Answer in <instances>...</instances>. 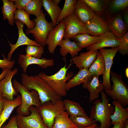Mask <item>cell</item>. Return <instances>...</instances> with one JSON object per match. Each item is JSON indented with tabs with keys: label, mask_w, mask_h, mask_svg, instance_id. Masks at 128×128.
<instances>
[{
	"label": "cell",
	"mask_w": 128,
	"mask_h": 128,
	"mask_svg": "<svg viewBox=\"0 0 128 128\" xmlns=\"http://www.w3.org/2000/svg\"><path fill=\"white\" fill-rule=\"evenodd\" d=\"M21 82L28 91L33 90L37 92L41 104L48 101L54 103L62 99L38 75L29 76L26 73H23Z\"/></svg>",
	"instance_id": "1"
},
{
	"label": "cell",
	"mask_w": 128,
	"mask_h": 128,
	"mask_svg": "<svg viewBox=\"0 0 128 128\" xmlns=\"http://www.w3.org/2000/svg\"><path fill=\"white\" fill-rule=\"evenodd\" d=\"M101 100L98 99L93 102L91 108L90 117L101 123L100 128H110L111 115L114 111V107L109 103L110 98L108 99L105 92H101Z\"/></svg>",
	"instance_id": "2"
},
{
	"label": "cell",
	"mask_w": 128,
	"mask_h": 128,
	"mask_svg": "<svg viewBox=\"0 0 128 128\" xmlns=\"http://www.w3.org/2000/svg\"><path fill=\"white\" fill-rule=\"evenodd\" d=\"M12 83L16 92L20 93L21 97V103L16 109L17 114L28 116L30 114L29 110L30 106H34L38 108L41 106V104L36 91L33 90L28 91L15 79L13 80Z\"/></svg>",
	"instance_id": "3"
},
{
	"label": "cell",
	"mask_w": 128,
	"mask_h": 128,
	"mask_svg": "<svg viewBox=\"0 0 128 128\" xmlns=\"http://www.w3.org/2000/svg\"><path fill=\"white\" fill-rule=\"evenodd\" d=\"M73 64L72 62L67 67L66 64L57 73L50 76L44 72L39 73V76L60 97L62 98L67 94L66 87V82L73 75L72 72L67 73V71Z\"/></svg>",
	"instance_id": "4"
},
{
	"label": "cell",
	"mask_w": 128,
	"mask_h": 128,
	"mask_svg": "<svg viewBox=\"0 0 128 128\" xmlns=\"http://www.w3.org/2000/svg\"><path fill=\"white\" fill-rule=\"evenodd\" d=\"M110 76L113 83L110 90H105V93L113 100L119 102L123 107L128 105V88L122 79V77L111 71Z\"/></svg>",
	"instance_id": "5"
},
{
	"label": "cell",
	"mask_w": 128,
	"mask_h": 128,
	"mask_svg": "<svg viewBox=\"0 0 128 128\" xmlns=\"http://www.w3.org/2000/svg\"><path fill=\"white\" fill-rule=\"evenodd\" d=\"M38 109L43 123L47 128H52L55 118L65 110L61 99L54 103L50 101L46 102Z\"/></svg>",
	"instance_id": "6"
},
{
	"label": "cell",
	"mask_w": 128,
	"mask_h": 128,
	"mask_svg": "<svg viewBox=\"0 0 128 128\" xmlns=\"http://www.w3.org/2000/svg\"><path fill=\"white\" fill-rule=\"evenodd\" d=\"M45 15L42 10L40 15L34 20L36 23L35 27L26 31L27 34H32L36 41L43 46L46 45L48 35L54 27L52 22H49L46 20Z\"/></svg>",
	"instance_id": "7"
},
{
	"label": "cell",
	"mask_w": 128,
	"mask_h": 128,
	"mask_svg": "<svg viewBox=\"0 0 128 128\" xmlns=\"http://www.w3.org/2000/svg\"><path fill=\"white\" fill-rule=\"evenodd\" d=\"M29 110L30 114L28 116L15 115L18 128H47L43 123L37 107L32 106Z\"/></svg>",
	"instance_id": "8"
},
{
	"label": "cell",
	"mask_w": 128,
	"mask_h": 128,
	"mask_svg": "<svg viewBox=\"0 0 128 128\" xmlns=\"http://www.w3.org/2000/svg\"><path fill=\"white\" fill-rule=\"evenodd\" d=\"M63 20L65 24L64 39H70L79 34H88L85 24L79 20L73 12Z\"/></svg>",
	"instance_id": "9"
},
{
	"label": "cell",
	"mask_w": 128,
	"mask_h": 128,
	"mask_svg": "<svg viewBox=\"0 0 128 128\" xmlns=\"http://www.w3.org/2000/svg\"><path fill=\"white\" fill-rule=\"evenodd\" d=\"M118 50V47L110 49L103 48L99 49L105 61V70L103 75L102 83L105 88V90H110L111 89L110 80V70L113 59Z\"/></svg>",
	"instance_id": "10"
},
{
	"label": "cell",
	"mask_w": 128,
	"mask_h": 128,
	"mask_svg": "<svg viewBox=\"0 0 128 128\" xmlns=\"http://www.w3.org/2000/svg\"><path fill=\"white\" fill-rule=\"evenodd\" d=\"M65 24L63 20L54 27L49 33L46 41L49 53L54 54L57 47L64 39L65 34Z\"/></svg>",
	"instance_id": "11"
},
{
	"label": "cell",
	"mask_w": 128,
	"mask_h": 128,
	"mask_svg": "<svg viewBox=\"0 0 128 128\" xmlns=\"http://www.w3.org/2000/svg\"><path fill=\"white\" fill-rule=\"evenodd\" d=\"M88 34L98 36L111 32L106 22L96 14L92 18L85 24Z\"/></svg>",
	"instance_id": "12"
},
{
	"label": "cell",
	"mask_w": 128,
	"mask_h": 128,
	"mask_svg": "<svg viewBox=\"0 0 128 128\" xmlns=\"http://www.w3.org/2000/svg\"><path fill=\"white\" fill-rule=\"evenodd\" d=\"M18 71L16 68L12 70L9 69L5 78L0 81V91L4 98L9 101L13 100L14 96L17 94L13 87L12 79Z\"/></svg>",
	"instance_id": "13"
},
{
	"label": "cell",
	"mask_w": 128,
	"mask_h": 128,
	"mask_svg": "<svg viewBox=\"0 0 128 128\" xmlns=\"http://www.w3.org/2000/svg\"><path fill=\"white\" fill-rule=\"evenodd\" d=\"M18 63L24 73H26L27 68L30 65L37 64L44 69L52 66L55 64L54 60L53 59L37 58L24 54L19 55Z\"/></svg>",
	"instance_id": "14"
},
{
	"label": "cell",
	"mask_w": 128,
	"mask_h": 128,
	"mask_svg": "<svg viewBox=\"0 0 128 128\" xmlns=\"http://www.w3.org/2000/svg\"><path fill=\"white\" fill-rule=\"evenodd\" d=\"M18 30V37L16 43L14 44L8 42L10 47V50L8 53L7 59L11 60V57L15 50L18 47L23 45H32L40 46L41 45L36 41L31 40L25 34L23 31L24 24L20 21L16 20L14 21Z\"/></svg>",
	"instance_id": "15"
},
{
	"label": "cell",
	"mask_w": 128,
	"mask_h": 128,
	"mask_svg": "<svg viewBox=\"0 0 128 128\" xmlns=\"http://www.w3.org/2000/svg\"><path fill=\"white\" fill-rule=\"evenodd\" d=\"M98 77L95 75H91L82 85L84 88L87 89L89 92L90 102L98 99L100 96L99 93L105 89L102 83H100Z\"/></svg>",
	"instance_id": "16"
},
{
	"label": "cell",
	"mask_w": 128,
	"mask_h": 128,
	"mask_svg": "<svg viewBox=\"0 0 128 128\" xmlns=\"http://www.w3.org/2000/svg\"><path fill=\"white\" fill-rule=\"evenodd\" d=\"M121 12L105 21L110 31L119 39L128 29L123 19Z\"/></svg>",
	"instance_id": "17"
},
{
	"label": "cell",
	"mask_w": 128,
	"mask_h": 128,
	"mask_svg": "<svg viewBox=\"0 0 128 128\" xmlns=\"http://www.w3.org/2000/svg\"><path fill=\"white\" fill-rule=\"evenodd\" d=\"M99 51L90 50L85 52L81 53L79 56L73 57L72 62L80 69L81 68L88 69L96 59Z\"/></svg>",
	"instance_id": "18"
},
{
	"label": "cell",
	"mask_w": 128,
	"mask_h": 128,
	"mask_svg": "<svg viewBox=\"0 0 128 128\" xmlns=\"http://www.w3.org/2000/svg\"><path fill=\"white\" fill-rule=\"evenodd\" d=\"M128 8V0H109L101 17L106 21Z\"/></svg>",
	"instance_id": "19"
},
{
	"label": "cell",
	"mask_w": 128,
	"mask_h": 128,
	"mask_svg": "<svg viewBox=\"0 0 128 128\" xmlns=\"http://www.w3.org/2000/svg\"><path fill=\"white\" fill-rule=\"evenodd\" d=\"M73 13L84 24L91 19L96 14L82 0H77L74 5Z\"/></svg>",
	"instance_id": "20"
},
{
	"label": "cell",
	"mask_w": 128,
	"mask_h": 128,
	"mask_svg": "<svg viewBox=\"0 0 128 128\" xmlns=\"http://www.w3.org/2000/svg\"><path fill=\"white\" fill-rule=\"evenodd\" d=\"M119 41L120 39L112 32H109L98 42L87 48V50L88 51L90 50H98L105 47H117Z\"/></svg>",
	"instance_id": "21"
},
{
	"label": "cell",
	"mask_w": 128,
	"mask_h": 128,
	"mask_svg": "<svg viewBox=\"0 0 128 128\" xmlns=\"http://www.w3.org/2000/svg\"><path fill=\"white\" fill-rule=\"evenodd\" d=\"M3 100V110L0 115V128L8 119L14 109L20 105L22 99L21 95H18L12 101L9 100L5 98Z\"/></svg>",
	"instance_id": "22"
},
{
	"label": "cell",
	"mask_w": 128,
	"mask_h": 128,
	"mask_svg": "<svg viewBox=\"0 0 128 128\" xmlns=\"http://www.w3.org/2000/svg\"><path fill=\"white\" fill-rule=\"evenodd\" d=\"M107 33L101 36H91L87 33L81 34L76 35L71 39L75 41L79 47L82 49L85 48H87L97 43L100 41Z\"/></svg>",
	"instance_id": "23"
},
{
	"label": "cell",
	"mask_w": 128,
	"mask_h": 128,
	"mask_svg": "<svg viewBox=\"0 0 128 128\" xmlns=\"http://www.w3.org/2000/svg\"><path fill=\"white\" fill-rule=\"evenodd\" d=\"M60 53L64 57L68 53L72 57L78 55V52L82 49L74 41H71L70 39H63L59 44Z\"/></svg>",
	"instance_id": "24"
},
{
	"label": "cell",
	"mask_w": 128,
	"mask_h": 128,
	"mask_svg": "<svg viewBox=\"0 0 128 128\" xmlns=\"http://www.w3.org/2000/svg\"><path fill=\"white\" fill-rule=\"evenodd\" d=\"M112 103L114 106L115 110L114 114L110 116L111 124L113 125L128 119V107L124 108L116 100H113Z\"/></svg>",
	"instance_id": "25"
},
{
	"label": "cell",
	"mask_w": 128,
	"mask_h": 128,
	"mask_svg": "<svg viewBox=\"0 0 128 128\" xmlns=\"http://www.w3.org/2000/svg\"><path fill=\"white\" fill-rule=\"evenodd\" d=\"M42 1L43 6L50 16L55 27L56 25L57 19L62 9L53 0H42Z\"/></svg>",
	"instance_id": "26"
},
{
	"label": "cell",
	"mask_w": 128,
	"mask_h": 128,
	"mask_svg": "<svg viewBox=\"0 0 128 128\" xmlns=\"http://www.w3.org/2000/svg\"><path fill=\"white\" fill-rule=\"evenodd\" d=\"M92 75L89 72L88 69H80L72 78L69 79L66 82V87L67 91L81 83H83L89 76Z\"/></svg>",
	"instance_id": "27"
},
{
	"label": "cell",
	"mask_w": 128,
	"mask_h": 128,
	"mask_svg": "<svg viewBox=\"0 0 128 128\" xmlns=\"http://www.w3.org/2000/svg\"><path fill=\"white\" fill-rule=\"evenodd\" d=\"M65 110L70 117L78 115L87 116L79 103L68 99L63 101Z\"/></svg>",
	"instance_id": "28"
},
{
	"label": "cell",
	"mask_w": 128,
	"mask_h": 128,
	"mask_svg": "<svg viewBox=\"0 0 128 128\" xmlns=\"http://www.w3.org/2000/svg\"><path fill=\"white\" fill-rule=\"evenodd\" d=\"M2 1L3 5L2 10L3 19L5 20L7 19L9 24L13 26L14 14L17 8L14 3L11 0H3Z\"/></svg>",
	"instance_id": "29"
},
{
	"label": "cell",
	"mask_w": 128,
	"mask_h": 128,
	"mask_svg": "<svg viewBox=\"0 0 128 128\" xmlns=\"http://www.w3.org/2000/svg\"><path fill=\"white\" fill-rule=\"evenodd\" d=\"M105 70V64L104 58L101 53L99 52L96 58L88 69L89 72L92 75L99 76L103 75Z\"/></svg>",
	"instance_id": "30"
},
{
	"label": "cell",
	"mask_w": 128,
	"mask_h": 128,
	"mask_svg": "<svg viewBox=\"0 0 128 128\" xmlns=\"http://www.w3.org/2000/svg\"><path fill=\"white\" fill-rule=\"evenodd\" d=\"M67 113L64 111L55 118L52 128H77L73 123Z\"/></svg>",
	"instance_id": "31"
},
{
	"label": "cell",
	"mask_w": 128,
	"mask_h": 128,
	"mask_svg": "<svg viewBox=\"0 0 128 128\" xmlns=\"http://www.w3.org/2000/svg\"><path fill=\"white\" fill-rule=\"evenodd\" d=\"M96 14L101 17L109 0H82Z\"/></svg>",
	"instance_id": "32"
},
{
	"label": "cell",
	"mask_w": 128,
	"mask_h": 128,
	"mask_svg": "<svg viewBox=\"0 0 128 128\" xmlns=\"http://www.w3.org/2000/svg\"><path fill=\"white\" fill-rule=\"evenodd\" d=\"M70 119L77 128H82L91 126L96 121L87 116L78 115L70 117Z\"/></svg>",
	"instance_id": "33"
},
{
	"label": "cell",
	"mask_w": 128,
	"mask_h": 128,
	"mask_svg": "<svg viewBox=\"0 0 128 128\" xmlns=\"http://www.w3.org/2000/svg\"><path fill=\"white\" fill-rule=\"evenodd\" d=\"M14 19L22 22L26 25L28 29H33L36 25L34 21L30 19L29 14L23 10H16L14 14Z\"/></svg>",
	"instance_id": "34"
},
{
	"label": "cell",
	"mask_w": 128,
	"mask_h": 128,
	"mask_svg": "<svg viewBox=\"0 0 128 128\" xmlns=\"http://www.w3.org/2000/svg\"><path fill=\"white\" fill-rule=\"evenodd\" d=\"M42 1L41 0H31L26 6L24 10L29 15L38 16L42 9Z\"/></svg>",
	"instance_id": "35"
},
{
	"label": "cell",
	"mask_w": 128,
	"mask_h": 128,
	"mask_svg": "<svg viewBox=\"0 0 128 128\" xmlns=\"http://www.w3.org/2000/svg\"><path fill=\"white\" fill-rule=\"evenodd\" d=\"M77 1V0H65L63 8L57 19L56 24L59 23L73 12L74 5Z\"/></svg>",
	"instance_id": "36"
},
{
	"label": "cell",
	"mask_w": 128,
	"mask_h": 128,
	"mask_svg": "<svg viewBox=\"0 0 128 128\" xmlns=\"http://www.w3.org/2000/svg\"><path fill=\"white\" fill-rule=\"evenodd\" d=\"M25 50L27 55L39 59L41 58L44 52V47L41 45H28Z\"/></svg>",
	"instance_id": "37"
},
{
	"label": "cell",
	"mask_w": 128,
	"mask_h": 128,
	"mask_svg": "<svg viewBox=\"0 0 128 128\" xmlns=\"http://www.w3.org/2000/svg\"><path fill=\"white\" fill-rule=\"evenodd\" d=\"M118 51L123 56L128 53V32L120 39Z\"/></svg>",
	"instance_id": "38"
},
{
	"label": "cell",
	"mask_w": 128,
	"mask_h": 128,
	"mask_svg": "<svg viewBox=\"0 0 128 128\" xmlns=\"http://www.w3.org/2000/svg\"><path fill=\"white\" fill-rule=\"evenodd\" d=\"M4 59H0V68L4 70L8 69H12L15 64L14 60H9L6 58L4 54H2Z\"/></svg>",
	"instance_id": "39"
},
{
	"label": "cell",
	"mask_w": 128,
	"mask_h": 128,
	"mask_svg": "<svg viewBox=\"0 0 128 128\" xmlns=\"http://www.w3.org/2000/svg\"><path fill=\"white\" fill-rule=\"evenodd\" d=\"M14 4L18 9L24 10L27 4L31 0H11Z\"/></svg>",
	"instance_id": "40"
},
{
	"label": "cell",
	"mask_w": 128,
	"mask_h": 128,
	"mask_svg": "<svg viewBox=\"0 0 128 128\" xmlns=\"http://www.w3.org/2000/svg\"><path fill=\"white\" fill-rule=\"evenodd\" d=\"M1 128H18L16 120L15 115L12 116L6 124L3 125Z\"/></svg>",
	"instance_id": "41"
},
{
	"label": "cell",
	"mask_w": 128,
	"mask_h": 128,
	"mask_svg": "<svg viewBox=\"0 0 128 128\" xmlns=\"http://www.w3.org/2000/svg\"><path fill=\"white\" fill-rule=\"evenodd\" d=\"M123 20L127 27L128 28V8H127L121 12Z\"/></svg>",
	"instance_id": "42"
},
{
	"label": "cell",
	"mask_w": 128,
	"mask_h": 128,
	"mask_svg": "<svg viewBox=\"0 0 128 128\" xmlns=\"http://www.w3.org/2000/svg\"><path fill=\"white\" fill-rule=\"evenodd\" d=\"M126 120L114 124L113 125H114V126L112 128H124Z\"/></svg>",
	"instance_id": "43"
},
{
	"label": "cell",
	"mask_w": 128,
	"mask_h": 128,
	"mask_svg": "<svg viewBox=\"0 0 128 128\" xmlns=\"http://www.w3.org/2000/svg\"><path fill=\"white\" fill-rule=\"evenodd\" d=\"M10 69H8L3 70L0 74V81L5 78L8 71Z\"/></svg>",
	"instance_id": "44"
},
{
	"label": "cell",
	"mask_w": 128,
	"mask_h": 128,
	"mask_svg": "<svg viewBox=\"0 0 128 128\" xmlns=\"http://www.w3.org/2000/svg\"><path fill=\"white\" fill-rule=\"evenodd\" d=\"M4 106V102L3 99L0 101V115L3 110Z\"/></svg>",
	"instance_id": "45"
},
{
	"label": "cell",
	"mask_w": 128,
	"mask_h": 128,
	"mask_svg": "<svg viewBox=\"0 0 128 128\" xmlns=\"http://www.w3.org/2000/svg\"><path fill=\"white\" fill-rule=\"evenodd\" d=\"M97 126V123H96L91 126L82 128H95Z\"/></svg>",
	"instance_id": "46"
},
{
	"label": "cell",
	"mask_w": 128,
	"mask_h": 128,
	"mask_svg": "<svg viewBox=\"0 0 128 128\" xmlns=\"http://www.w3.org/2000/svg\"><path fill=\"white\" fill-rule=\"evenodd\" d=\"M124 128H128V119L125 121Z\"/></svg>",
	"instance_id": "47"
},
{
	"label": "cell",
	"mask_w": 128,
	"mask_h": 128,
	"mask_svg": "<svg viewBox=\"0 0 128 128\" xmlns=\"http://www.w3.org/2000/svg\"><path fill=\"white\" fill-rule=\"evenodd\" d=\"M125 74L126 77L128 78V68H127L125 69Z\"/></svg>",
	"instance_id": "48"
},
{
	"label": "cell",
	"mask_w": 128,
	"mask_h": 128,
	"mask_svg": "<svg viewBox=\"0 0 128 128\" xmlns=\"http://www.w3.org/2000/svg\"><path fill=\"white\" fill-rule=\"evenodd\" d=\"M53 0L58 5H59V4L61 1L60 0Z\"/></svg>",
	"instance_id": "49"
},
{
	"label": "cell",
	"mask_w": 128,
	"mask_h": 128,
	"mask_svg": "<svg viewBox=\"0 0 128 128\" xmlns=\"http://www.w3.org/2000/svg\"><path fill=\"white\" fill-rule=\"evenodd\" d=\"M3 98L2 95V94L0 91V101L2 99H3Z\"/></svg>",
	"instance_id": "50"
},
{
	"label": "cell",
	"mask_w": 128,
	"mask_h": 128,
	"mask_svg": "<svg viewBox=\"0 0 128 128\" xmlns=\"http://www.w3.org/2000/svg\"><path fill=\"white\" fill-rule=\"evenodd\" d=\"M95 128H100V126H97Z\"/></svg>",
	"instance_id": "51"
}]
</instances>
